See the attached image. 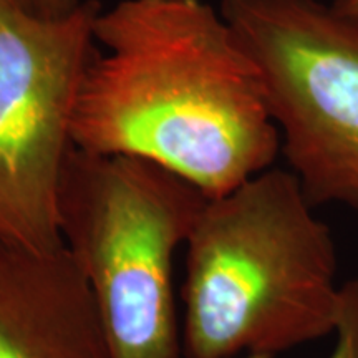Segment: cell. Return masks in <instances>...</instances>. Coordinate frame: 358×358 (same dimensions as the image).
I'll list each match as a JSON object with an SVG mask.
<instances>
[{"label":"cell","instance_id":"cell-9","mask_svg":"<svg viewBox=\"0 0 358 358\" xmlns=\"http://www.w3.org/2000/svg\"><path fill=\"white\" fill-rule=\"evenodd\" d=\"M332 7L343 15L358 17V0H334Z\"/></svg>","mask_w":358,"mask_h":358},{"label":"cell","instance_id":"cell-1","mask_svg":"<svg viewBox=\"0 0 358 358\" xmlns=\"http://www.w3.org/2000/svg\"><path fill=\"white\" fill-rule=\"evenodd\" d=\"M71 141L176 174L208 199L272 168L280 131L261 75L203 0H122L98 13Z\"/></svg>","mask_w":358,"mask_h":358},{"label":"cell","instance_id":"cell-4","mask_svg":"<svg viewBox=\"0 0 358 358\" xmlns=\"http://www.w3.org/2000/svg\"><path fill=\"white\" fill-rule=\"evenodd\" d=\"M313 208L358 211V17L317 0H221Z\"/></svg>","mask_w":358,"mask_h":358},{"label":"cell","instance_id":"cell-6","mask_svg":"<svg viewBox=\"0 0 358 358\" xmlns=\"http://www.w3.org/2000/svg\"><path fill=\"white\" fill-rule=\"evenodd\" d=\"M0 358H111L92 290L64 245L0 241Z\"/></svg>","mask_w":358,"mask_h":358},{"label":"cell","instance_id":"cell-10","mask_svg":"<svg viewBox=\"0 0 358 358\" xmlns=\"http://www.w3.org/2000/svg\"><path fill=\"white\" fill-rule=\"evenodd\" d=\"M8 2L15 3L17 7L24 8V10H29L32 13H40V7H42V0H8Z\"/></svg>","mask_w":358,"mask_h":358},{"label":"cell","instance_id":"cell-8","mask_svg":"<svg viewBox=\"0 0 358 358\" xmlns=\"http://www.w3.org/2000/svg\"><path fill=\"white\" fill-rule=\"evenodd\" d=\"M80 0H42L38 15L48 17V19H58L71 13L80 6Z\"/></svg>","mask_w":358,"mask_h":358},{"label":"cell","instance_id":"cell-3","mask_svg":"<svg viewBox=\"0 0 358 358\" xmlns=\"http://www.w3.org/2000/svg\"><path fill=\"white\" fill-rule=\"evenodd\" d=\"M206 201L150 161L71 146L58 226L92 290L111 358H185L174 259Z\"/></svg>","mask_w":358,"mask_h":358},{"label":"cell","instance_id":"cell-7","mask_svg":"<svg viewBox=\"0 0 358 358\" xmlns=\"http://www.w3.org/2000/svg\"><path fill=\"white\" fill-rule=\"evenodd\" d=\"M335 343L327 358H358V279L343 284V299L337 329H335ZM243 358H271L262 355H250Z\"/></svg>","mask_w":358,"mask_h":358},{"label":"cell","instance_id":"cell-2","mask_svg":"<svg viewBox=\"0 0 358 358\" xmlns=\"http://www.w3.org/2000/svg\"><path fill=\"white\" fill-rule=\"evenodd\" d=\"M185 252V358H274L335 334L337 248L289 169L206 201Z\"/></svg>","mask_w":358,"mask_h":358},{"label":"cell","instance_id":"cell-5","mask_svg":"<svg viewBox=\"0 0 358 358\" xmlns=\"http://www.w3.org/2000/svg\"><path fill=\"white\" fill-rule=\"evenodd\" d=\"M101 7L85 0L58 19L0 0V241L29 250L64 245L58 187L73 146L71 118L96 53Z\"/></svg>","mask_w":358,"mask_h":358}]
</instances>
